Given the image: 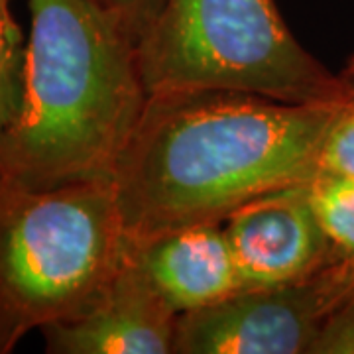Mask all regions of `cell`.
<instances>
[{
	"label": "cell",
	"instance_id": "cell-1",
	"mask_svg": "<svg viewBox=\"0 0 354 354\" xmlns=\"http://www.w3.org/2000/svg\"><path fill=\"white\" fill-rule=\"evenodd\" d=\"M337 109L221 88L148 95L113 174L130 239L223 223L264 193L307 181Z\"/></svg>",
	"mask_w": 354,
	"mask_h": 354
},
{
	"label": "cell",
	"instance_id": "cell-2",
	"mask_svg": "<svg viewBox=\"0 0 354 354\" xmlns=\"http://www.w3.org/2000/svg\"><path fill=\"white\" fill-rule=\"evenodd\" d=\"M22 99L0 176L34 189L113 181L148 91L138 41L97 0H28Z\"/></svg>",
	"mask_w": 354,
	"mask_h": 354
},
{
	"label": "cell",
	"instance_id": "cell-3",
	"mask_svg": "<svg viewBox=\"0 0 354 354\" xmlns=\"http://www.w3.org/2000/svg\"><path fill=\"white\" fill-rule=\"evenodd\" d=\"M130 254L113 181L34 189L0 176V354L85 315Z\"/></svg>",
	"mask_w": 354,
	"mask_h": 354
},
{
	"label": "cell",
	"instance_id": "cell-4",
	"mask_svg": "<svg viewBox=\"0 0 354 354\" xmlns=\"http://www.w3.org/2000/svg\"><path fill=\"white\" fill-rule=\"evenodd\" d=\"M148 95L221 88L293 104H341L354 93L293 38L274 0H164L138 39Z\"/></svg>",
	"mask_w": 354,
	"mask_h": 354
},
{
	"label": "cell",
	"instance_id": "cell-5",
	"mask_svg": "<svg viewBox=\"0 0 354 354\" xmlns=\"http://www.w3.org/2000/svg\"><path fill=\"white\" fill-rule=\"evenodd\" d=\"M327 311L315 278L244 290L177 315L176 354H309Z\"/></svg>",
	"mask_w": 354,
	"mask_h": 354
},
{
	"label": "cell",
	"instance_id": "cell-6",
	"mask_svg": "<svg viewBox=\"0 0 354 354\" xmlns=\"http://www.w3.org/2000/svg\"><path fill=\"white\" fill-rule=\"evenodd\" d=\"M223 223L244 290L305 281L339 262L305 181L256 197Z\"/></svg>",
	"mask_w": 354,
	"mask_h": 354
},
{
	"label": "cell",
	"instance_id": "cell-7",
	"mask_svg": "<svg viewBox=\"0 0 354 354\" xmlns=\"http://www.w3.org/2000/svg\"><path fill=\"white\" fill-rule=\"evenodd\" d=\"M176 309L130 254L85 315L55 323L41 335L59 354L174 353Z\"/></svg>",
	"mask_w": 354,
	"mask_h": 354
},
{
	"label": "cell",
	"instance_id": "cell-8",
	"mask_svg": "<svg viewBox=\"0 0 354 354\" xmlns=\"http://www.w3.org/2000/svg\"><path fill=\"white\" fill-rule=\"evenodd\" d=\"M132 256L177 313L244 291L223 223L169 228L132 241Z\"/></svg>",
	"mask_w": 354,
	"mask_h": 354
},
{
	"label": "cell",
	"instance_id": "cell-9",
	"mask_svg": "<svg viewBox=\"0 0 354 354\" xmlns=\"http://www.w3.org/2000/svg\"><path fill=\"white\" fill-rule=\"evenodd\" d=\"M305 191L339 262L354 258V177L317 171L305 181Z\"/></svg>",
	"mask_w": 354,
	"mask_h": 354
},
{
	"label": "cell",
	"instance_id": "cell-10",
	"mask_svg": "<svg viewBox=\"0 0 354 354\" xmlns=\"http://www.w3.org/2000/svg\"><path fill=\"white\" fill-rule=\"evenodd\" d=\"M26 48L8 0H0V134L12 124L22 99Z\"/></svg>",
	"mask_w": 354,
	"mask_h": 354
},
{
	"label": "cell",
	"instance_id": "cell-11",
	"mask_svg": "<svg viewBox=\"0 0 354 354\" xmlns=\"http://www.w3.org/2000/svg\"><path fill=\"white\" fill-rule=\"evenodd\" d=\"M317 171L354 177V93L330 120L317 156Z\"/></svg>",
	"mask_w": 354,
	"mask_h": 354
},
{
	"label": "cell",
	"instance_id": "cell-12",
	"mask_svg": "<svg viewBox=\"0 0 354 354\" xmlns=\"http://www.w3.org/2000/svg\"><path fill=\"white\" fill-rule=\"evenodd\" d=\"M309 354H354V295L325 317Z\"/></svg>",
	"mask_w": 354,
	"mask_h": 354
},
{
	"label": "cell",
	"instance_id": "cell-13",
	"mask_svg": "<svg viewBox=\"0 0 354 354\" xmlns=\"http://www.w3.org/2000/svg\"><path fill=\"white\" fill-rule=\"evenodd\" d=\"M323 307L329 315L333 309L354 295V258L329 266L315 276Z\"/></svg>",
	"mask_w": 354,
	"mask_h": 354
},
{
	"label": "cell",
	"instance_id": "cell-14",
	"mask_svg": "<svg viewBox=\"0 0 354 354\" xmlns=\"http://www.w3.org/2000/svg\"><path fill=\"white\" fill-rule=\"evenodd\" d=\"M97 2L106 10H111L118 20H122L136 41L146 32V28L152 24L156 14L160 12L164 4V0H97Z\"/></svg>",
	"mask_w": 354,
	"mask_h": 354
},
{
	"label": "cell",
	"instance_id": "cell-15",
	"mask_svg": "<svg viewBox=\"0 0 354 354\" xmlns=\"http://www.w3.org/2000/svg\"><path fill=\"white\" fill-rule=\"evenodd\" d=\"M344 75H348L354 81V55L351 57V62H348V67H346V73Z\"/></svg>",
	"mask_w": 354,
	"mask_h": 354
}]
</instances>
